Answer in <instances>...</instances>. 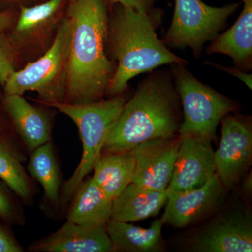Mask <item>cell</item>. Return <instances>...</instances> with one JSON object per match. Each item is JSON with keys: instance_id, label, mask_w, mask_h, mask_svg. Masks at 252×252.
Returning a JSON list of instances; mask_svg holds the SVG:
<instances>
[{"instance_id": "obj_19", "label": "cell", "mask_w": 252, "mask_h": 252, "mask_svg": "<svg viewBox=\"0 0 252 252\" xmlns=\"http://www.w3.org/2000/svg\"><path fill=\"white\" fill-rule=\"evenodd\" d=\"M113 200L89 177L78 187L67 220L86 226L106 225L111 220Z\"/></svg>"}, {"instance_id": "obj_15", "label": "cell", "mask_w": 252, "mask_h": 252, "mask_svg": "<svg viewBox=\"0 0 252 252\" xmlns=\"http://www.w3.org/2000/svg\"><path fill=\"white\" fill-rule=\"evenodd\" d=\"M243 1V11L236 22L212 41L206 53L226 55L237 69L248 72L252 68V0Z\"/></svg>"}, {"instance_id": "obj_4", "label": "cell", "mask_w": 252, "mask_h": 252, "mask_svg": "<svg viewBox=\"0 0 252 252\" xmlns=\"http://www.w3.org/2000/svg\"><path fill=\"white\" fill-rule=\"evenodd\" d=\"M126 96H114L107 100L88 104L54 102L48 104L59 109L75 123L83 144L80 163L71 178L66 182L62 192V205L74 196L78 187L93 170L102 152L106 137L111 126L117 120L127 102Z\"/></svg>"}, {"instance_id": "obj_13", "label": "cell", "mask_w": 252, "mask_h": 252, "mask_svg": "<svg viewBox=\"0 0 252 252\" xmlns=\"http://www.w3.org/2000/svg\"><path fill=\"white\" fill-rule=\"evenodd\" d=\"M64 0H47L31 7L21 6L10 39L18 50L38 49L57 27Z\"/></svg>"}, {"instance_id": "obj_29", "label": "cell", "mask_w": 252, "mask_h": 252, "mask_svg": "<svg viewBox=\"0 0 252 252\" xmlns=\"http://www.w3.org/2000/svg\"><path fill=\"white\" fill-rule=\"evenodd\" d=\"M243 189L248 194H251L252 190V172L246 177L243 183Z\"/></svg>"}, {"instance_id": "obj_30", "label": "cell", "mask_w": 252, "mask_h": 252, "mask_svg": "<svg viewBox=\"0 0 252 252\" xmlns=\"http://www.w3.org/2000/svg\"><path fill=\"white\" fill-rule=\"evenodd\" d=\"M19 0H0V1H4V2H17Z\"/></svg>"}, {"instance_id": "obj_31", "label": "cell", "mask_w": 252, "mask_h": 252, "mask_svg": "<svg viewBox=\"0 0 252 252\" xmlns=\"http://www.w3.org/2000/svg\"><path fill=\"white\" fill-rule=\"evenodd\" d=\"M69 3H70V2H72V1H74V0H69Z\"/></svg>"}, {"instance_id": "obj_26", "label": "cell", "mask_w": 252, "mask_h": 252, "mask_svg": "<svg viewBox=\"0 0 252 252\" xmlns=\"http://www.w3.org/2000/svg\"><path fill=\"white\" fill-rule=\"evenodd\" d=\"M210 65L212 67L217 68V69H220L221 70L224 71L225 72L229 73L231 75L234 76L235 77L238 78V79L243 81L247 86L252 89V75L250 74H248L246 72H244L243 70H240L239 69H233V68L225 67L223 66H220V64H216L211 62H208Z\"/></svg>"}, {"instance_id": "obj_1", "label": "cell", "mask_w": 252, "mask_h": 252, "mask_svg": "<svg viewBox=\"0 0 252 252\" xmlns=\"http://www.w3.org/2000/svg\"><path fill=\"white\" fill-rule=\"evenodd\" d=\"M71 34L64 102L102 100L115 65L107 56L108 12L106 0H74L67 16Z\"/></svg>"}, {"instance_id": "obj_10", "label": "cell", "mask_w": 252, "mask_h": 252, "mask_svg": "<svg viewBox=\"0 0 252 252\" xmlns=\"http://www.w3.org/2000/svg\"><path fill=\"white\" fill-rule=\"evenodd\" d=\"M211 142L195 136L181 137L171 180L165 190L167 198L200 188L216 173Z\"/></svg>"}, {"instance_id": "obj_8", "label": "cell", "mask_w": 252, "mask_h": 252, "mask_svg": "<svg viewBox=\"0 0 252 252\" xmlns=\"http://www.w3.org/2000/svg\"><path fill=\"white\" fill-rule=\"evenodd\" d=\"M189 250L197 252H251L252 221L242 207L225 210L190 238Z\"/></svg>"}, {"instance_id": "obj_24", "label": "cell", "mask_w": 252, "mask_h": 252, "mask_svg": "<svg viewBox=\"0 0 252 252\" xmlns=\"http://www.w3.org/2000/svg\"><path fill=\"white\" fill-rule=\"evenodd\" d=\"M113 4H119L131 8L140 14L148 15L152 17L160 18V13L153 9L154 1L152 0H108Z\"/></svg>"}, {"instance_id": "obj_28", "label": "cell", "mask_w": 252, "mask_h": 252, "mask_svg": "<svg viewBox=\"0 0 252 252\" xmlns=\"http://www.w3.org/2000/svg\"><path fill=\"white\" fill-rule=\"evenodd\" d=\"M14 16L9 11H0V34H3L6 30L12 26Z\"/></svg>"}, {"instance_id": "obj_16", "label": "cell", "mask_w": 252, "mask_h": 252, "mask_svg": "<svg viewBox=\"0 0 252 252\" xmlns=\"http://www.w3.org/2000/svg\"><path fill=\"white\" fill-rule=\"evenodd\" d=\"M4 106L28 150L32 152L49 142L51 122L44 111L32 105L18 94H6Z\"/></svg>"}, {"instance_id": "obj_32", "label": "cell", "mask_w": 252, "mask_h": 252, "mask_svg": "<svg viewBox=\"0 0 252 252\" xmlns=\"http://www.w3.org/2000/svg\"><path fill=\"white\" fill-rule=\"evenodd\" d=\"M152 1H156V0H152Z\"/></svg>"}, {"instance_id": "obj_18", "label": "cell", "mask_w": 252, "mask_h": 252, "mask_svg": "<svg viewBox=\"0 0 252 252\" xmlns=\"http://www.w3.org/2000/svg\"><path fill=\"white\" fill-rule=\"evenodd\" d=\"M134 150L101 154L94 169V183L109 198L114 200L132 182L135 170Z\"/></svg>"}, {"instance_id": "obj_14", "label": "cell", "mask_w": 252, "mask_h": 252, "mask_svg": "<svg viewBox=\"0 0 252 252\" xmlns=\"http://www.w3.org/2000/svg\"><path fill=\"white\" fill-rule=\"evenodd\" d=\"M44 252H114L106 225L86 226L67 220L57 232L32 248Z\"/></svg>"}, {"instance_id": "obj_23", "label": "cell", "mask_w": 252, "mask_h": 252, "mask_svg": "<svg viewBox=\"0 0 252 252\" xmlns=\"http://www.w3.org/2000/svg\"><path fill=\"white\" fill-rule=\"evenodd\" d=\"M18 53L9 36L0 34V86L3 87L16 71Z\"/></svg>"}, {"instance_id": "obj_11", "label": "cell", "mask_w": 252, "mask_h": 252, "mask_svg": "<svg viewBox=\"0 0 252 252\" xmlns=\"http://www.w3.org/2000/svg\"><path fill=\"white\" fill-rule=\"evenodd\" d=\"M225 189L215 173L200 188L168 197L162 224L185 228L210 216L224 201Z\"/></svg>"}, {"instance_id": "obj_22", "label": "cell", "mask_w": 252, "mask_h": 252, "mask_svg": "<svg viewBox=\"0 0 252 252\" xmlns=\"http://www.w3.org/2000/svg\"><path fill=\"white\" fill-rule=\"evenodd\" d=\"M0 178L21 198H27L31 186L27 174L14 153L4 141L0 140Z\"/></svg>"}, {"instance_id": "obj_5", "label": "cell", "mask_w": 252, "mask_h": 252, "mask_svg": "<svg viewBox=\"0 0 252 252\" xmlns=\"http://www.w3.org/2000/svg\"><path fill=\"white\" fill-rule=\"evenodd\" d=\"M70 34V21L66 17L44 54L11 74L4 86L5 94L23 95L27 91H35L42 103L64 102Z\"/></svg>"}, {"instance_id": "obj_17", "label": "cell", "mask_w": 252, "mask_h": 252, "mask_svg": "<svg viewBox=\"0 0 252 252\" xmlns=\"http://www.w3.org/2000/svg\"><path fill=\"white\" fill-rule=\"evenodd\" d=\"M167 200L165 190H152L131 182L113 200L111 220L130 223L156 216Z\"/></svg>"}, {"instance_id": "obj_12", "label": "cell", "mask_w": 252, "mask_h": 252, "mask_svg": "<svg viewBox=\"0 0 252 252\" xmlns=\"http://www.w3.org/2000/svg\"><path fill=\"white\" fill-rule=\"evenodd\" d=\"M180 135L149 141L133 149L135 170L132 182L135 185L156 190H165L171 180Z\"/></svg>"}, {"instance_id": "obj_6", "label": "cell", "mask_w": 252, "mask_h": 252, "mask_svg": "<svg viewBox=\"0 0 252 252\" xmlns=\"http://www.w3.org/2000/svg\"><path fill=\"white\" fill-rule=\"evenodd\" d=\"M171 65L175 89L183 107L179 135L214 140L220 121L235 110L236 104L197 79L186 64Z\"/></svg>"}, {"instance_id": "obj_9", "label": "cell", "mask_w": 252, "mask_h": 252, "mask_svg": "<svg viewBox=\"0 0 252 252\" xmlns=\"http://www.w3.org/2000/svg\"><path fill=\"white\" fill-rule=\"evenodd\" d=\"M221 137L214 152L215 172L225 189L240 182L252 160V130L249 121L228 114L222 119Z\"/></svg>"}, {"instance_id": "obj_3", "label": "cell", "mask_w": 252, "mask_h": 252, "mask_svg": "<svg viewBox=\"0 0 252 252\" xmlns=\"http://www.w3.org/2000/svg\"><path fill=\"white\" fill-rule=\"evenodd\" d=\"M115 5L108 19L107 46L117 65L106 94H122L131 79L160 66L189 63L172 53L158 37L156 28L160 18Z\"/></svg>"}, {"instance_id": "obj_2", "label": "cell", "mask_w": 252, "mask_h": 252, "mask_svg": "<svg viewBox=\"0 0 252 252\" xmlns=\"http://www.w3.org/2000/svg\"><path fill=\"white\" fill-rule=\"evenodd\" d=\"M180 119V97L171 76L152 72L111 126L102 152H127L144 142L175 137Z\"/></svg>"}, {"instance_id": "obj_7", "label": "cell", "mask_w": 252, "mask_h": 252, "mask_svg": "<svg viewBox=\"0 0 252 252\" xmlns=\"http://www.w3.org/2000/svg\"><path fill=\"white\" fill-rule=\"evenodd\" d=\"M240 6L235 3L214 7L201 0H175L171 25L162 42L173 49L190 48L195 59H200L204 44L219 35Z\"/></svg>"}, {"instance_id": "obj_21", "label": "cell", "mask_w": 252, "mask_h": 252, "mask_svg": "<svg viewBox=\"0 0 252 252\" xmlns=\"http://www.w3.org/2000/svg\"><path fill=\"white\" fill-rule=\"evenodd\" d=\"M31 175L42 186L47 199L56 203L59 199L60 176L51 142L32 151L29 165Z\"/></svg>"}, {"instance_id": "obj_25", "label": "cell", "mask_w": 252, "mask_h": 252, "mask_svg": "<svg viewBox=\"0 0 252 252\" xmlns=\"http://www.w3.org/2000/svg\"><path fill=\"white\" fill-rule=\"evenodd\" d=\"M22 248L4 229L0 226V252H21Z\"/></svg>"}, {"instance_id": "obj_27", "label": "cell", "mask_w": 252, "mask_h": 252, "mask_svg": "<svg viewBox=\"0 0 252 252\" xmlns=\"http://www.w3.org/2000/svg\"><path fill=\"white\" fill-rule=\"evenodd\" d=\"M13 207L11 201L0 187V217L7 219L12 216Z\"/></svg>"}, {"instance_id": "obj_20", "label": "cell", "mask_w": 252, "mask_h": 252, "mask_svg": "<svg viewBox=\"0 0 252 252\" xmlns=\"http://www.w3.org/2000/svg\"><path fill=\"white\" fill-rule=\"evenodd\" d=\"M161 220H156L147 229L127 222L110 220L106 229L115 251H159L161 244Z\"/></svg>"}]
</instances>
